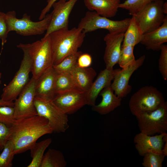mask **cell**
I'll return each mask as SVG.
<instances>
[{
  "label": "cell",
  "mask_w": 167,
  "mask_h": 167,
  "mask_svg": "<svg viewBox=\"0 0 167 167\" xmlns=\"http://www.w3.org/2000/svg\"><path fill=\"white\" fill-rule=\"evenodd\" d=\"M36 80L32 77L14 102V117L19 120L37 115L34 104Z\"/></svg>",
  "instance_id": "11"
},
{
  "label": "cell",
  "mask_w": 167,
  "mask_h": 167,
  "mask_svg": "<svg viewBox=\"0 0 167 167\" xmlns=\"http://www.w3.org/2000/svg\"><path fill=\"white\" fill-rule=\"evenodd\" d=\"M17 47L21 49L24 53L19 68L10 82L2 90L1 99L6 101H13L26 86L30 79L32 71V60L29 55L28 44L20 43Z\"/></svg>",
  "instance_id": "4"
},
{
  "label": "cell",
  "mask_w": 167,
  "mask_h": 167,
  "mask_svg": "<svg viewBox=\"0 0 167 167\" xmlns=\"http://www.w3.org/2000/svg\"><path fill=\"white\" fill-rule=\"evenodd\" d=\"M15 120L13 107L8 106H0V122L10 126Z\"/></svg>",
  "instance_id": "32"
},
{
  "label": "cell",
  "mask_w": 167,
  "mask_h": 167,
  "mask_svg": "<svg viewBox=\"0 0 167 167\" xmlns=\"http://www.w3.org/2000/svg\"><path fill=\"white\" fill-rule=\"evenodd\" d=\"M120 69L105 68L100 71L89 89L85 93L87 105L92 106L96 104V99L101 92L105 87L111 85L115 74Z\"/></svg>",
  "instance_id": "18"
},
{
  "label": "cell",
  "mask_w": 167,
  "mask_h": 167,
  "mask_svg": "<svg viewBox=\"0 0 167 167\" xmlns=\"http://www.w3.org/2000/svg\"><path fill=\"white\" fill-rule=\"evenodd\" d=\"M110 85L104 88L100 92V95L102 97L101 102L92 106L93 111L101 115L110 113L121 104L122 98L114 93Z\"/></svg>",
  "instance_id": "20"
},
{
  "label": "cell",
  "mask_w": 167,
  "mask_h": 167,
  "mask_svg": "<svg viewBox=\"0 0 167 167\" xmlns=\"http://www.w3.org/2000/svg\"><path fill=\"white\" fill-rule=\"evenodd\" d=\"M92 61V58L89 54L82 53L78 58L77 65L80 67H88L91 65Z\"/></svg>",
  "instance_id": "36"
},
{
  "label": "cell",
  "mask_w": 167,
  "mask_h": 167,
  "mask_svg": "<svg viewBox=\"0 0 167 167\" xmlns=\"http://www.w3.org/2000/svg\"><path fill=\"white\" fill-rule=\"evenodd\" d=\"M9 32L6 21V13L0 11V39L2 42V49L7 41Z\"/></svg>",
  "instance_id": "34"
},
{
  "label": "cell",
  "mask_w": 167,
  "mask_h": 167,
  "mask_svg": "<svg viewBox=\"0 0 167 167\" xmlns=\"http://www.w3.org/2000/svg\"><path fill=\"white\" fill-rule=\"evenodd\" d=\"M161 54L159 59L158 67L164 79L167 80V45L163 44L161 46Z\"/></svg>",
  "instance_id": "33"
},
{
  "label": "cell",
  "mask_w": 167,
  "mask_h": 167,
  "mask_svg": "<svg viewBox=\"0 0 167 167\" xmlns=\"http://www.w3.org/2000/svg\"><path fill=\"white\" fill-rule=\"evenodd\" d=\"M143 34L134 17L132 16L129 24L124 33L122 46L131 45L135 47L140 43Z\"/></svg>",
  "instance_id": "23"
},
{
  "label": "cell",
  "mask_w": 167,
  "mask_h": 167,
  "mask_svg": "<svg viewBox=\"0 0 167 167\" xmlns=\"http://www.w3.org/2000/svg\"><path fill=\"white\" fill-rule=\"evenodd\" d=\"M134 46H122L118 63L122 68H126L135 62L133 53Z\"/></svg>",
  "instance_id": "30"
},
{
  "label": "cell",
  "mask_w": 167,
  "mask_h": 167,
  "mask_svg": "<svg viewBox=\"0 0 167 167\" xmlns=\"http://www.w3.org/2000/svg\"><path fill=\"white\" fill-rule=\"evenodd\" d=\"M156 0H126L120 3L119 8L127 10L133 15L139 12L150 3Z\"/></svg>",
  "instance_id": "28"
},
{
  "label": "cell",
  "mask_w": 167,
  "mask_h": 167,
  "mask_svg": "<svg viewBox=\"0 0 167 167\" xmlns=\"http://www.w3.org/2000/svg\"><path fill=\"white\" fill-rule=\"evenodd\" d=\"M59 0L52 5L53 10L50 13V23L43 37L56 30L68 28L70 15L78 0Z\"/></svg>",
  "instance_id": "12"
},
{
  "label": "cell",
  "mask_w": 167,
  "mask_h": 167,
  "mask_svg": "<svg viewBox=\"0 0 167 167\" xmlns=\"http://www.w3.org/2000/svg\"><path fill=\"white\" fill-rule=\"evenodd\" d=\"M120 0H84L86 7L107 18L114 16L118 11Z\"/></svg>",
  "instance_id": "21"
},
{
  "label": "cell",
  "mask_w": 167,
  "mask_h": 167,
  "mask_svg": "<svg viewBox=\"0 0 167 167\" xmlns=\"http://www.w3.org/2000/svg\"><path fill=\"white\" fill-rule=\"evenodd\" d=\"M124 33H109L106 35L104 40L105 42L104 60L106 68L113 69L118 63L123 41Z\"/></svg>",
  "instance_id": "16"
},
{
  "label": "cell",
  "mask_w": 167,
  "mask_h": 167,
  "mask_svg": "<svg viewBox=\"0 0 167 167\" xmlns=\"http://www.w3.org/2000/svg\"><path fill=\"white\" fill-rule=\"evenodd\" d=\"M82 53L78 51L77 52L66 57L59 63L54 65V68L58 73H71L77 65L78 58Z\"/></svg>",
  "instance_id": "27"
},
{
  "label": "cell",
  "mask_w": 167,
  "mask_h": 167,
  "mask_svg": "<svg viewBox=\"0 0 167 167\" xmlns=\"http://www.w3.org/2000/svg\"><path fill=\"white\" fill-rule=\"evenodd\" d=\"M58 0H47V4L41 11L39 17V20L42 19L45 16L47 13L49 11L53 4Z\"/></svg>",
  "instance_id": "37"
},
{
  "label": "cell",
  "mask_w": 167,
  "mask_h": 167,
  "mask_svg": "<svg viewBox=\"0 0 167 167\" xmlns=\"http://www.w3.org/2000/svg\"><path fill=\"white\" fill-rule=\"evenodd\" d=\"M0 154V167H11L15 154V148L12 142L8 140Z\"/></svg>",
  "instance_id": "29"
},
{
  "label": "cell",
  "mask_w": 167,
  "mask_h": 167,
  "mask_svg": "<svg viewBox=\"0 0 167 167\" xmlns=\"http://www.w3.org/2000/svg\"></svg>",
  "instance_id": "43"
},
{
  "label": "cell",
  "mask_w": 167,
  "mask_h": 167,
  "mask_svg": "<svg viewBox=\"0 0 167 167\" xmlns=\"http://www.w3.org/2000/svg\"><path fill=\"white\" fill-rule=\"evenodd\" d=\"M145 58V55L141 56L134 63L120 69L116 73L110 85L116 95L122 98L130 93L132 87L129 84L130 79L134 72L143 65Z\"/></svg>",
  "instance_id": "14"
},
{
  "label": "cell",
  "mask_w": 167,
  "mask_h": 167,
  "mask_svg": "<svg viewBox=\"0 0 167 167\" xmlns=\"http://www.w3.org/2000/svg\"><path fill=\"white\" fill-rule=\"evenodd\" d=\"M140 132L149 135L167 131V102L156 110L135 116Z\"/></svg>",
  "instance_id": "9"
},
{
  "label": "cell",
  "mask_w": 167,
  "mask_h": 167,
  "mask_svg": "<svg viewBox=\"0 0 167 167\" xmlns=\"http://www.w3.org/2000/svg\"><path fill=\"white\" fill-rule=\"evenodd\" d=\"M63 113L71 114L86 105L87 101L85 93L80 90H74L58 94L52 100Z\"/></svg>",
  "instance_id": "13"
},
{
  "label": "cell",
  "mask_w": 167,
  "mask_h": 167,
  "mask_svg": "<svg viewBox=\"0 0 167 167\" xmlns=\"http://www.w3.org/2000/svg\"><path fill=\"white\" fill-rule=\"evenodd\" d=\"M131 18L121 20H113L101 16L95 11L87 12L79 23L78 28L85 33L99 29L108 30L109 33H124L127 29Z\"/></svg>",
  "instance_id": "7"
},
{
  "label": "cell",
  "mask_w": 167,
  "mask_h": 167,
  "mask_svg": "<svg viewBox=\"0 0 167 167\" xmlns=\"http://www.w3.org/2000/svg\"><path fill=\"white\" fill-rule=\"evenodd\" d=\"M162 152L165 156H167V137L165 140V143L162 149Z\"/></svg>",
  "instance_id": "39"
},
{
  "label": "cell",
  "mask_w": 167,
  "mask_h": 167,
  "mask_svg": "<svg viewBox=\"0 0 167 167\" xmlns=\"http://www.w3.org/2000/svg\"><path fill=\"white\" fill-rule=\"evenodd\" d=\"M51 14H47L42 20L37 22L31 19L30 15L25 13L22 18L16 17L15 12L10 11L6 13V21L9 32L14 31L23 36L41 35L46 31L49 26Z\"/></svg>",
  "instance_id": "6"
},
{
  "label": "cell",
  "mask_w": 167,
  "mask_h": 167,
  "mask_svg": "<svg viewBox=\"0 0 167 167\" xmlns=\"http://www.w3.org/2000/svg\"><path fill=\"white\" fill-rule=\"evenodd\" d=\"M52 142V139L49 138L36 143L30 150L32 159L28 167H40L44 152Z\"/></svg>",
  "instance_id": "26"
},
{
  "label": "cell",
  "mask_w": 167,
  "mask_h": 167,
  "mask_svg": "<svg viewBox=\"0 0 167 167\" xmlns=\"http://www.w3.org/2000/svg\"><path fill=\"white\" fill-rule=\"evenodd\" d=\"M142 163L144 167H162L165 156L163 154L152 152L146 153Z\"/></svg>",
  "instance_id": "31"
},
{
  "label": "cell",
  "mask_w": 167,
  "mask_h": 167,
  "mask_svg": "<svg viewBox=\"0 0 167 167\" xmlns=\"http://www.w3.org/2000/svg\"><path fill=\"white\" fill-rule=\"evenodd\" d=\"M165 102L162 94L156 88L146 86L131 96L129 106L131 113L135 116L143 113L154 111Z\"/></svg>",
  "instance_id": "5"
},
{
  "label": "cell",
  "mask_w": 167,
  "mask_h": 167,
  "mask_svg": "<svg viewBox=\"0 0 167 167\" xmlns=\"http://www.w3.org/2000/svg\"><path fill=\"white\" fill-rule=\"evenodd\" d=\"M28 49L32 60V77L37 80L54 65V54L49 36L28 44Z\"/></svg>",
  "instance_id": "3"
},
{
  "label": "cell",
  "mask_w": 167,
  "mask_h": 167,
  "mask_svg": "<svg viewBox=\"0 0 167 167\" xmlns=\"http://www.w3.org/2000/svg\"><path fill=\"white\" fill-rule=\"evenodd\" d=\"M163 12L165 15L167 14V1L164 2L162 7Z\"/></svg>",
  "instance_id": "40"
},
{
  "label": "cell",
  "mask_w": 167,
  "mask_h": 167,
  "mask_svg": "<svg viewBox=\"0 0 167 167\" xmlns=\"http://www.w3.org/2000/svg\"><path fill=\"white\" fill-rule=\"evenodd\" d=\"M167 137L166 132L155 135H149L140 132L135 136L134 142L140 156H143L148 152L163 154L162 149Z\"/></svg>",
  "instance_id": "15"
},
{
  "label": "cell",
  "mask_w": 167,
  "mask_h": 167,
  "mask_svg": "<svg viewBox=\"0 0 167 167\" xmlns=\"http://www.w3.org/2000/svg\"><path fill=\"white\" fill-rule=\"evenodd\" d=\"M74 90H81L76 85L71 73H58L55 83L56 95Z\"/></svg>",
  "instance_id": "25"
},
{
  "label": "cell",
  "mask_w": 167,
  "mask_h": 167,
  "mask_svg": "<svg viewBox=\"0 0 167 167\" xmlns=\"http://www.w3.org/2000/svg\"><path fill=\"white\" fill-rule=\"evenodd\" d=\"M85 34L78 27L70 29L63 28L51 32L49 36L54 54V65L77 52L84 42Z\"/></svg>",
  "instance_id": "2"
},
{
  "label": "cell",
  "mask_w": 167,
  "mask_h": 167,
  "mask_svg": "<svg viewBox=\"0 0 167 167\" xmlns=\"http://www.w3.org/2000/svg\"><path fill=\"white\" fill-rule=\"evenodd\" d=\"M1 77H2V73L0 71V79L1 78Z\"/></svg>",
  "instance_id": "41"
},
{
  "label": "cell",
  "mask_w": 167,
  "mask_h": 167,
  "mask_svg": "<svg viewBox=\"0 0 167 167\" xmlns=\"http://www.w3.org/2000/svg\"><path fill=\"white\" fill-rule=\"evenodd\" d=\"M167 42V16L158 28L143 34L140 43L148 50L160 51L161 45Z\"/></svg>",
  "instance_id": "19"
},
{
  "label": "cell",
  "mask_w": 167,
  "mask_h": 167,
  "mask_svg": "<svg viewBox=\"0 0 167 167\" xmlns=\"http://www.w3.org/2000/svg\"><path fill=\"white\" fill-rule=\"evenodd\" d=\"M162 0H156L147 6L133 16L143 34L159 28L163 24L166 16L163 12Z\"/></svg>",
  "instance_id": "10"
},
{
  "label": "cell",
  "mask_w": 167,
  "mask_h": 167,
  "mask_svg": "<svg viewBox=\"0 0 167 167\" xmlns=\"http://www.w3.org/2000/svg\"><path fill=\"white\" fill-rule=\"evenodd\" d=\"M163 0V1H166L167 0Z\"/></svg>",
  "instance_id": "42"
},
{
  "label": "cell",
  "mask_w": 167,
  "mask_h": 167,
  "mask_svg": "<svg viewBox=\"0 0 167 167\" xmlns=\"http://www.w3.org/2000/svg\"><path fill=\"white\" fill-rule=\"evenodd\" d=\"M1 84V81L0 80V85ZM14 102L13 101H6L0 99V106H8L14 107Z\"/></svg>",
  "instance_id": "38"
},
{
  "label": "cell",
  "mask_w": 167,
  "mask_h": 167,
  "mask_svg": "<svg viewBox=\"0 0 167 167\" xmlns=\"http://www.w3.org/2000/svg\"><path fill=\"white\" fill-rule=\"evenodd\" d=\"M9 128L8 140L14 145L15 155L30 150L40 138L53 132L48 120L38 115L15 120Z\"/></svg>",
  "instance_id": "1"
},
{
  "label": "cell",
  "mask_w": 167,
  "mask_h": 167,
  "mask_svg": "<svg viewBox=\"0 0 167 167\" xmlns=\"http://www.w3.org/2000/svg\"><path fill=\"white\" fill-rule=\"evenodd\" d=\"M79 88L85 93L89 89L96 75L92 67L81 68L77 65L70 73Z\"/></svg>",
  "instance_id": "22"
},
{
  "label": "cell",
  "mask_w": 167,
  "mask_h": 167,
  "mask_svg": "<svg viewBox=\"0 0 167 167\" xmlns=\"http://www.w3.org/2000/svg\"><path fill=\"white\" fill-rule=\"evenodd\" d=\"M9 128L5 124L0 122V149H3L8 140Z\"/></svg>",
  "instance_id": "35"
},
{
  "label": "cell",
  "mask_w": 167,
  "mask_h": 167,
  "mask_svg": "<svg viewBox=\"0 0 167 167\" xmlns=\"http://www.w3.org/2000/svg\"><path fill=\"white\" fill-rule=\"evenodd\" d=\"M58 73L52 67L36 80L35 97L52 101L56 95L55 83Z\"/></svg>",
  "instance_id": "17"
},
{
  "label": "cell",
  "mask_w": 167,
  "mask_h": 167,
  "mask_svg": "<svg viewBox=\"0 0 167 167\" xmlns=\"http://www.w3.org/2000/svg\"><path fill=\"white\" fill-rule=\"evenodd\" d=\"M34 104L37 115L46 119L53 132H64L69 128L68 115L62 112L52 101L36 97Z\"/></svg>",
  "instance_id": "8"
},
{
  "label": "cell",
  "mask_w": 167,
  "mask_h": 167,
  "mask_svg": "<svg viewBox=\"0 0 167 167\" xmlns=\"http://www.w3.org/2000/svg\"><path fill=\"white\" fill-rule=\"evenodd\" d=\"M67 164L61 151L49 148L44 154L40 167H65Z\"/></svg>",
  "instance_id": "24"
}]
</instances>
